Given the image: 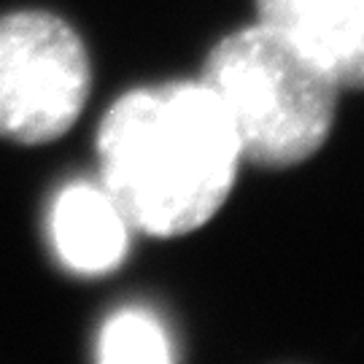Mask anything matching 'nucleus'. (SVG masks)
Returning <instances> with one entry per match:
<instances>
[{"mask_svg":"<svg viewBox=\"0 0 364 364\" xmlns=\"http://www.w3.org/2000/svg\"><path fill=\"white\" fill-rule=\"evenodd\" d=\"M97 359L105 364H168L173 362V343L151 311L122 308L97 335Z\"/></svg>","mask_w":364,"mask_h":364,"instance_id":"nucleus-6","label":"nucleus"},{"mask_svg":"<svg viewBox=\"0 0 364 364\" xmlns=\"http://www.w3.org/2000/svg\"><path fill=\"white\" fill-rule=\"evenodd\" d=\"M130 221L103 183H65L49 208V240L68 273L97 278L114 273L130 251Z\"/></svg>","mask_w":364,"mask_h":364,"instance_id":"nucleus-5","label":"nucleus"},{"mask_svg":"<svg viewBox=\"0 0 364 364\" xmlns=\"http://www.w3.org/2000/svg\"><path fill=\"white\" fill-rule=\"evenodd\" d=\"M257 16L324 68L340 90H364V0H257Z\"/></svg>","mask_w":364,"mask_h":364,"instance_id":"nucleus-4","label":"nucleus"},{"mask_svg":"<svg viewBox=\"0 0 364 364\" xmlns=\"http://www.w3.org/2000/svg\"><path fill=\"white\" fill-rule=\"evenodd\" d=\"M92 90L90 52L49 11L0 16V138L52 144L81 117Z\"/></svg>","mask_w":364,"mask_h":364,"instance_id":"nucleus-3","label":"nucleus"},{"mask_svg":"<svg viewBox=\"0 0 364 364\" xmlns=\"http://www.w3.org/2000/svg\"><path fill=\"white\" fill-rule=\"evenodd\" d=\"M100 183L132 230L178 237L208 224L232 192L240 146L203 81L122 95L95 135Z\"/></svg>","mask_w":364,"mask_h":364,"instance_id":"nucleus-1","label":"nucleus"},{"mask_svg":"<svg viewBox=\"0 0 364 364\" xmlns=\"http://www.w3.org/2000/svg\"><path fill=\"white\" fill-rule=\"evenodd\" d=\"M230 119L240 156L291 168L326 144L340 87L273 27L248 25L210 49L203 78Z\"/></svg>","mask_w":364,"mask_h":364,"instance_id":"nucleus-2","label":"nucleus"}]
</instances>
